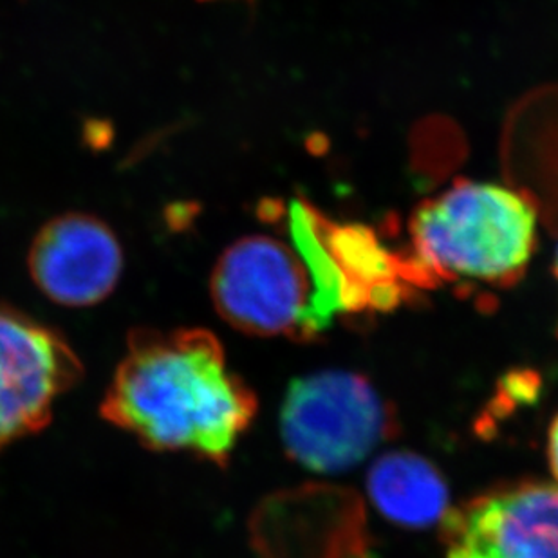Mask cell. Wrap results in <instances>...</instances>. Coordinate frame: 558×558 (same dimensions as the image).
Here are the masks:
<instances>
[{"label": "cell", "mask_w": 558, "mask_h": 558, "mask_svg": "<svg viewBox=\"0 0 558 558\" xmlns=\"http://www.w3.org/2000/svg\"><path fill=\"white\" fill-rule=\"evenodd\" d=\"M114 140V126L109 120L89 118L84 123V143L93 153H101L111 147Z\"/></svg>", "instance_id": "obj_9"}, {"label": "cell", "mask_w": 558, "mask_h": 558, "mask_svg": "<svg viewBox=\"0 0 558 558\" xmlns=\"http://www.w3.org/2000/svg\"><path fill=\"white\" fill-rule=\"evenodd\" d=\"M27 268L38 290L65 307H89L117 290L123 250L107 222L89 214H63L33 239Z\"/></svg>", "instance_id": "obj_7"}, {"label": "cell", "mask_w": 558, "mask_h": 558, "mask_svg": "<svg viewBox=\"0 0 558 558\" xmlns=\"http://www.w3.org/2000/svg\"><path fill=\"white\" fill-rule=\"evenodd\" d=\"M101 417L156 452L227 464L257 414V398L206 329H134Z\"/></svg>", "instance_id": "obj_1"}, {"label": "cell", "mask_w": 558, "mask_h": 558, "mask_svg": "<svg viewBox=\"0 0 558 558\" xmlns=\"http://www.w3.org/2000/svg\"><path fill=\"white\" fill-rule=\"evenodd\" d=\"M82 373L59 331L0 304V448L43 430Z\"/></svg>", "instance_id": "obj_5"}, {"label": "cell", "mask_w": 558, "mask_h": 558, "mask_svg": "<svg viewBox=\"0 0 558 558\" xmlns=\"http://www.w3.org/2000/svg\"><path fill=\"white\" fill-rule=\"evenodd\" d=\"M447 558H558V483L475 497L442 519Z\"/></svg>", "instance_id": "obj_6"}, {"label": "cell", "mask_w": 558, "mask_h": 558, "mask_svg": "<svg viewBox=\"0 0 558 558\" xmlns=\"http://www.w3.org/2000/svg\"><path fill=\"white\" fill-rule=\"evenodd\" d=\"M201 205L195 201H178L165 208V221L172 232H185L199 216Z\"/></svg>", "instance_id": "obj_10"}, {"label": "cell", "mask_w": 558, "mask_h": 558, "mask_svg": "<svg viewBox=\"0 0 558 558\" xmlns=\"http://www.w3.org/2000/svg\"><path fill=\"white\" fill-rule=\"evenodd\" d=\"M548 459L551 472H554L555 480L558 483V416L555 417V422L551 423V428H549Z\"/></svg>", "instance_id": "obj_11"}, {"label": "cell", "mask_w": 558, "mask_h": 558, "mask_svg": "<svg viewBox=\"0 0 558 558\" xmlns=\"http://www.w3.org/2000/svg\"><path fill=\"white\" fill-rule=\"evenodd\" d=\"M555 275H557V279H558V248H557V255H555Z\"/></svg>", "instance_id": "obj_12"}, {"label": "cell", "mask_w": 558, "mask_h": 558, "mask_svg": "<svg viewBox=\"0 0 558 558\" xmlns=\"http://www.w3.org/2000/svg\"><path fill=\"white\" fill-rule=\"evenodd\" d=\"M411 255L403 257L412 284L436 280L506 288L526 271L537 243V206L506 186L456 181L417 206Z\"/></svg>", "instance_id": "obj_2"}, {"label": "cell", "mask_w": 558, "mask_h": 558, "mask_svg": "<svg viewBox=\"0 0 558 558\" xmlns=\"http://www.w3.org/2000/svg\"><path fill=\"white\" fill-rule=\"evenodd\" d=\"M367 490L387 519L428 527L448 513V488L433 463L407 450L385 453L371 466Z\"/></svg>", "instance_id": "obj_8"}, {"label": "cell", "mask_w": 558, "mask_h": 558, "mask_svg": "<svg viewBox=\"0 0 558 558\" xmlns=\"http://www.w3.org/2000/svg\"><path fill=\"white\" fill-rule=\"evenodd\" d=\"M396 428L378 390L364 376L343 371L295 379L280 411L286 452L318 474L353 469Z\"/></svg>", "instance_id": "obj_3"}, {"label": "cell", "mask_w": 558, "mask_h": 558, "mask_svg": "<svg viewBox=\"0 0 558 558\" xmlns=\"http://www.w3.org/2000/svg\"><path fill=\"white\" fill-rule=\"evenodd\" d=\"M210 291L222 320L253 337L307 340L326 329L301 253L268 235L228 246L211 271Z\"/></svg>", "instance_id": "obj_4"}]
</instances>
